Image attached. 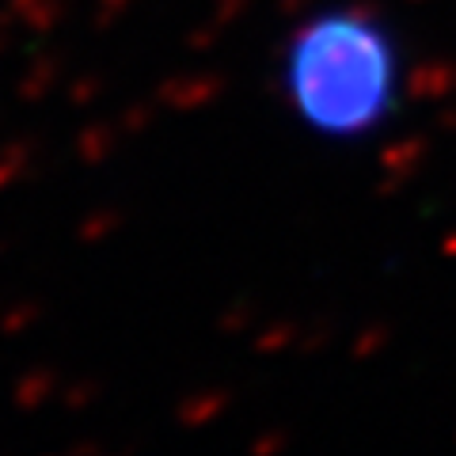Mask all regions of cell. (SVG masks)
Wrapping results in <instances>:
<instances>
[{
  "instance_id": "obj_1",
  "label": "cell",
  "mask_w": 456,
  "mask_h": 456,
  "mask_svg": "<svg viewBox=\"0 0 456 456\" xmlns=\"http://www.w3.org/2000/svg\"><path fill=\"white\" fill-rule=\"evenodd\" d=\"M278 88L308 134L358 141L388 122L395 110V38L362 8L338 4L316 12L285 38Z\"/></svg>"
}]
</instances>
